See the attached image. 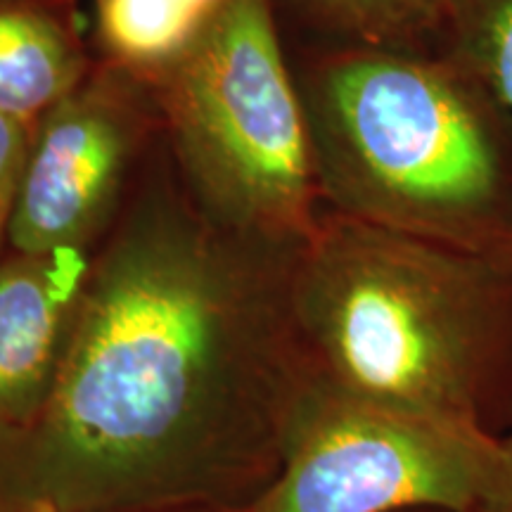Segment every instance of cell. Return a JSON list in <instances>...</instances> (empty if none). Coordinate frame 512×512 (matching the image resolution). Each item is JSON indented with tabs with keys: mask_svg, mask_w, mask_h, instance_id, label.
<instances>
[{
	"mask_svg": "<svg viewBox=\"0 0 512 512\" xmlns=\"http://www.w3.org/2000/svg\"><path fill=\"white\" fill-rule=\"evenodd\" d=\"M299 247L242 238L171 183L143 192L91 259L46 401L0 434V508L245 512L306 389Z\"/></svg>",
	"mask_w": 512,
	"mask_h": 512,
	"instance_id": "obj_1",
	"label": "cell"
},
{
	"mask_svg": "<svg viewBox=\"0 0 512 512\" xmlns=\"http://www.w3.org/2000/svg\"><path fill=\"white\" fill-rule=\"evenodd\" d=\"M309 387L503 439L512 247H463L320 211L290 268Z\"/></svg>",
	"mask_w": 512,
	"mask_h": 512,
	"instance_id": "obj_2",
	"label": "cell"
},
{
	"mask_svg": "<svg viewBox=\"0 0 512 512\" xmlns=\"http://www.w3.org/2000/svg\"><path fill=\"white\" fill-rule=\"evenodd\" d=\"M325 209L512 247V112L444 53L323 46L297 74Z\"/></svg>",
	"mask_w": 512,
	"mask_h": 512,
	"instance_id": "obj_3",
	"label": "cell"
},
{
	"mask_svg": "<svg viewBox=\"0 0 512 512\" xmlns=\"http://www.w3.org/2000/svg\"><path fill=\"white\" fill-rule=\"evenodd\" d=\"M140 76L197 207L261 245H302L323 202L273 0H226L174 62Z\"/></svg>",
	"mask_w": 512,
	"mask_h": 512,
	"instance_id": "obj_4",
	"label": "cell"
},
{
	"mask_svg": "<svg viewBox=\"0 0 512 512\" xmlns=\"http://www.w3.org/2000/svg\"><path fill=\"white\" fill-rule=\"evenodd\" d=\"M501 441L306 384L283 463L245 512H503Z\"/></svg>",
	"mask_w": 512,
	"mask_h": 512,
	"instance_id": "obj_5",
	"label": "cell"
},
{
	"mask_svg": "<svg viewBox=\"0 0 512 512\" xmlns=\"http://www.w3.org/2000/svg\"><path fill=\"white\" fill-rule=\"evenodd\" d=\"M157 126L143 76L107 60L93 64L34 128L8 233L12 252H88Z\"/></svg>",
	"mask_w": 512,
	"mask_h": 512,
	"instance_id": "obj_6",
	"label": "cell"
},
{
	"mask_svg": "<svg viewBox=\"0 0 512 512\" xmlns=\"http://www.w3.org/2000/svg\"><path fill=\"white\" fill-rule=\"evenodd\" d=\"M91 259L67 249L0 261V434L46 401Z\"/></svg>",
	"mask_w": 512,
	"mask_h": 512,
	"instance_id": "obj_7",
	"label": "cell"
},
{
	"mask_svg": "<svg viewBox=\"0 0 512 512\" xmlns=\"http://www.w3.org/2000/svg\"><path fill=\"white\" fill-rule=\"evenodd\" d=\"M74 0H0V114L38 124L91 72Z\"/></svg>",
	"mask_w": 512,
	"mask_h": 512,
	"instance_id": "obj_8",
	"label": "cell"
},
{
	"mask_svg": "<svg viewBox=\"0 0 512 512\" xmlns=\"http://www.w3.org/2000/svg\"><path fill=\"white\" fill-rule=\"evenodd\" d=\"M325 46L437 53L448 0H285Z\"/></svg>",
	"mask_w": 512,
	"mask_h": 512,
	"instance_id": "obj_9",
	"label": "cell"
},
{
	"mask_svg": "<svg viewBox=\"0 0 512 512\" xmlns=\"http://www.w3.org/2000/svg\"><path fill=\"white\" fill-rule=\"evenodd\" d=\"M226 0H95L105 60L138 74L174 62Z\"/></svg>",
	"mask_w": 512,
	"mask_h": 512,
	"instance_id": "obj_10",
	"label": "cell"
},
{
	"mask_svg": "<svg viewBox=\"0 0 512 512\" xmlns=\"http://www.w3.org/2000/svg\"><path fill=\"white\" fill-rule=\"evenodd\" d=\"M437 53L479 76L512 112V0H448Z\"/></svg>",
	"mask_w": 512,
	"mask_h": 512,
	"instance_id": "obj_11",
	"label": "cell"
},
{
	"mask_svg": "<svg viewBox=\"0 0 512 512\" xmlns=\"http://www.w3.org/2000/svg\"><path fill=\"white\" fill-rule=\"evenodd\" d=\"M34 128L36 124H24V121L0 114V254H3V245L8 242ZM0 261H3V256H0Z\"/></svg>",
	"mask_w": 512,
	"mask_h": 512,
	"instance_id": "obj_12",
	"label": "cell"
},
{
	"mask_svg": "<svg viewBox=\"0 0 512 512\" xmlns=\"http://www.w3.org/2000/svg\"><path fill=\"white\" fill-rule=\"evenodd\" d=\"M501 441V451H503V460H505V470H508V482H510V496H508V505H505L503 512H512V432L505 434Z\"/></svg>",
	"mask_w": 512,
	"mask_h": 512,
	"instance_id": "obj_13",
	"label": "cell"
},
{
	"mask_svg": "<svg viewBox=\"0 0 512 512\" xmlns=\"http://www.w3.org/2000/svg\"><path fill=\"white\" fill-rule=\"evenodd\" d=\"M176 512H221V510H176Z\"/></svg>",
	"mask_w": 512,
	"mask_h": 512,
	"instance_id": "obj_14",
	"label": "cell"
},
{
	"mask_svg": "<svg viewBox=\"0 0 512 512\" xmlns=\"http://www.w3.org/2000/svg\"><path fill=\"white\" fill-rule=\"evenodd\" d=\"M406 512H448V510H406Z\"/></svg>",
	"mask_w": 512,
	"mask_h": 512,
	"instance_id": "obj_15",
	"label": "cell"
},
{
	"mask_svg": "<svg viewBox=\"0 0 512 512\" xmlns=\"http://www.w3.org/2000/svg\"><path fill=\"white\" fill-rule=\"evenodd\" d=\"M0 512H5V510H3V508H0Z\"/></svg>",
	"mask_w": 512,
	"mask_h": 512,
	"instance_id": "obj_16",
	"label": "cell"
}]
</instances>
